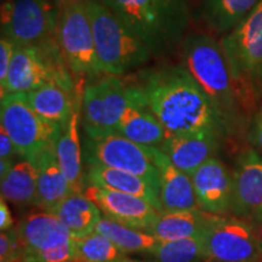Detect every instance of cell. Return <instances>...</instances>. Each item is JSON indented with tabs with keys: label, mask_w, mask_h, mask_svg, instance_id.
<instances>
[{
	"label": "cell",
	"mask_w": 262,
	"mask_h": 262,
	"mask_svg": "<svg viewBox=\"0 0 262 262\" xmlns=\"http://www.w3.org/2000/svg\"><path fill=\"white\" fill-rule=\"evenodd\" d=\"M145 147L159 171V198L163 211L199 209L191 175L179 169L158 147Z\"/></svg>",
	"instance_id": "e0dca14e"
},
{
	"label": "cell",
	"mask_w": 262,
	"mask_h": 262,
	"mask_svg": "<svg viewBox=\"0 0 262 262\" xmlns=\"http://www.w3.org/2000/svg\"><path fill=\"white\" fill-rule=\"evenodd\" d=\"M75 262H114L125 256L106 235L93 232L75 238Z\"/></svg>",
	"instance_id": "f546056e"
},
{
	"label": "cell",
	"mask_w": 262,
	"mask_h": 262,
	"mask_svg": "<svg viewBox=\"0 0 262 262\" xmlns=\"http://www.w3.org/2000/svg\"><path fill=\"white\" fill-rule=\"evenodd\" d=\"M84 193L100 208L103 216L140 231H148L160 214L143 198L124 192L88 185Z\"/></svg>",
	"instance_id": "5bb4252c"
},
{
	"label": "cell",
	"mask_w": 262,
	"mask_h": 262,
	"mask_svg": "<svg viewBox=\"0 0 262 262\" xmlns=\"http://www.w3.org/2000/svg\"><path fill=\"white\" fill-rule=\"evenodd\" d=\"M260 0H203L202 14L211 31L219 34L235 27Z\"/></svg>",
	"instance_id": "4316f807"
},
{
	"label": "cell",
	"mask_w": 262,
	"mask_h": 262,
	"mask_svg": "<svg viewBox=\"0 0 262 262\" xmlns=\"http://www.w3.org/2000/svg\"><path fill=\"white\" fill-rule=\"evenodd\" d=\"M81 100V125L89 139H96L117 131L130 103L129 86L117 75L104 74L85 86Z\"/></svg>",
	"instance_id": "30bf717a"
},
{
	"label": "cell",
	"mask_w": 262,
	"mask_h": 262,
	"mask_svg": "<svg viewBox=\"0 0 262 262\" xmlns=\"http://www.w3.org/2000/svg\"><path fill=\"white\" fill-rule=\"evenodd\" d=\"M25 248L17 227L0 233V262H21Z\"/></svg>",
	"instance_id": "4dcf8cb0"
},
{
	"label": "cell",
	"mask_w": 262,
	"mask_h": 262,
	"mask_svg": "<svg viewBox=\"0 0 262 262\" xmlns=\"http://www.w3.org/2000/svg\"><path fill=\"white\" fill-rule=\"evenodd\" d=\"M89 164L134 173L152 183L159 191V171L145 146L134 142L118 131L86 140Z\"/></svg>",
	"instance_id": "4fadbf2b"
},
{
	"label": "cell",
	"mask_w": 262,
	"mask_h": 262,
	"mask_svg": "<svg viewBox=\"0 0 262 262\" xmlns=\"http://www.w3.org/2000/svg\"><path fill=\"white\" fill-rule=\"evenodd\" d=\"M214 216L202 209L163 211L147 233L155 235L159 242L199 237L204 233Z\"/></svg>",
	"instance_id": "7402d4cb"
},
{
	"label": "cell",
	"mask_w": 262,
	"mask_h": 262,
	"mask_svg": "<svg viewBox=\"0 0 262 262\" xmlns=\"http://www.w3.org/2000/svg\"><path fill=\"white\" fill-rule=\"evenodd\" d=\"M18 155L14 141L9 136L4 127L0 126V158L3 159H14V157Z\"/></svg>",
	"instance_id": "d6a6232c"
},
{
	"label": "cell",
	"mask_w": 262,
	"mask_h": 262,
	"mask_svg": "<svg viewBox=\"0 0 262 262\" xmlns=\"http://www.w3.org/2000/svg\"><path fill=\"white\" fill-rule=\"evenodd\" d=\"M0 126L14 141L19 157L35 159L44 149L56 145L62 127L33 110L26 93H10L0 101Z\"/></svg>",
	"instance_id": "9c48e42d"
},
{
	"label": "cell",
	"mask_w": 262,
	"mask_h": 262,
	"mask_svg": "<svg viewBox=\"0 0 262 262\" xmlns=\"http://www.w3.org/2000/svg\"><path fill=\"white\" fill-rule=\"evenodd\" d=\"M250 224L253 225L255 232H256L257 234L258 241H260V243L262 245V214L260 216H257V217L255 219L254 221H251Z\"/></svg>",
	"instance_id": "d590c367"
},
{
	"label": "cell",
	"mask_w": 262,
	"mask_h": 262,
	"mask_svg": "<svg viewBox=\"0 0 262 262\" xmlns=\"http://www.w3.org/2000/svg\"><path fill=\"white\" fill-rule=\"evenodd\" d=\"M85 2L104 74L120 77L150 60L149 48L113 11L98 0Z\"/></svg>",
	"instance_id": "5b68a950"
},
{
	"label": "cell",
	"mask_w": 262,
	"mask_h": 262,
	"mask_svg": "<svg viewBox=\"0 0 262 262\" xmlns=\"http://www.w3.org/2000/svg\"><path fill=\"white\" fill-rule=\"evenodd\" d=\"M196 203L203 211L231 215L233 173L217 158H210L191 175Z\"/></svg>",
	"instance_id": "9a60e30c"
},
{
	"label": "cell",
	"mask_w": 262,
	"mask_h": 262,
	"mask_svg": "<svg viewBox=\"0 0 262 262\" xmlns=\"http://www.w3.org/2000/svg\"><path fill=\"white\" fill-rule=\"evenodd\" d=\"M51 0H6L2 5V37L16 45H40L56 35L58 10Z\"/></svg>",
	"instance_id": "8fae6325"
},
{
	"label": "cell",
	"mask_w": 262,
	"mask_h": 262,
	"mask_svg": "<svg viewBox=\"0 0 262 262\" xmlns=\"http://www.w3.org/2000/svg\"><path fill=\"white\" fill-rule=\"evenodd\" d=\"M219 139L220 134L215 131L169 134L159 149L179 169L192 175L206 160L214 158L219 149Z\"/></svg>",
	"instance_id": "ac0fdd59"
},
{
	"label": "cell",
	"mask_w": 262,
	"mask_h": 262,
	"mask_svg": "<svg viewBox=\"0 0 262 262\" xmlns=\"http://www.w3.org/2000/svg\"><path fill=\"white\" fill-rule=\"evenodd\" d=\"M38 166V208L52 210L70 194V183L58 163L55 146L44 149L35 157Z\"/></svg>",
	"instance_id": "603a6c76"
},
{
	"label": "cell",
	"mask_w": 262,
	"mask_h": 262,
	"mask_svg": "<svg viewBox=\"0 0 262 262\" xmlns=\"http://www.w3.org/2000/svg\"><path fill=\"white\" fill-rule=\"evenodd\" d=\"M182 64L214 104L225 130L233 125L242 110L221 42L202 33L187 34L181 44Z\"/></svg>",
	"instance_id": "3957f363"
},
{
	"label": "cell",
	"mask_w": 262,
	"mask_h": 262,
	"mask_svg": "<svg viewBox=\"0 0 262 262\" xmlns=\"http://www.w3.org/2000/svg\"><path fill=\"white\" fill-rule=\"evenodd\" d=\"M57 39L40 45H16L2 97L10 93H29L48 83L73 90Z\"/></svg>",
	"instance_id": "8992f818"
},
{
	"label": "cell",
	"mask_w": 262,
	"mask_h": 262,
	"mask_svg": "<svg viewBox=\"0 0 262 262\" xmlns=\"http://www.w3.org/2000/svg\"><path fill=\"white\" fill-rule=\"evenodd\" d=\"M33 110L41 118L63 127L73 113L75 101L72 90L57 83H48L38 89L26 93Z\"/></svg>",
	"instance_id": "484cf974"
},
{
	"label": "cell",
	"mask_w": 262,
	"mask_h": 262,
	"mask_svg": "<svg viewBox=\"0 0 262 262\" xmlns=\"http://www.w3.org/2000/svg\"><path fill=\"white\" fill-rule=\"evenodd\" d=\"M114 262H148V261H141V260H134V258H129V257H126V256H123V257L118 258V260H117V261H114Z\"/></svg>",
	"instance_id": "f35d334b"
},
{
	"label": "cell",
	"mask_w": 262,
	"mask_h": 262,
	"mask_svg": "<svg viewBox=\"0 0 262 262\" xmlns=\"http://www.w3.org/2000/svg\"><path fill=\"white\" fill-rule=\"evenodd\" d=\"M149 48L164 56L181 47L187 34L189 10L185 0H98Z\"/></svg>",
	"instance_id": "7a4b0ae2"
},
{
	"label": "cell",
	"mask_w": 262,
	"mask_h": 262,
	"mask_svg": "<svg viewBox=\"0 0 262 262\" xmlns=\"http://www.w3.org/2000/svg\"><path fill=\"white\" fill-rule=\"evenodd\" d=\"M251 141L255 147L262 153V110L255 120L253 131H251Z\"/></svg>",
	"instance_id": "e575fe53"
},
{
	"label": "cell",
	"mask_w": 262,
	"mask_h": 262,
	"mask_svg": "<svg viewBox=\"0 0 262 262\" xmlns=\"http://www.w3.org/2000/svg\"><path fill=\"white\" fill-rule=\"evenodd\" d=\"M262 214V158L254 150L239 157L233 171L231 215L251 222Z\"/></svg>",
	"instance_id": "2e32d148"
},
{
	"label": "cell",
	"mask_w": 262,
	"mask_h": 262,
	"mask_svg": "<svg viewBox=\"0 0 262 262\" xmlns=\"http://www.w3.org/2000/svg\"><path fill=\"white\" fill-rule=\"evenodd\" d=\"M86 180L89 185H95L98 187L114 189L133 194L150 203L157 210L163 212L162 203L159 198V191L152 183L146 181L145 179L134 173L123 171L107 166L90 164L88 169Z\"/></svg>",
	"instance_id": "44dd1931"
},
{
	"label": "cell",
	"mask_w": 262,
	"mask_h": 262,
	"mask_svg": "<svg viewBox=\"0 0 262 262\" xmlns=\"http://www.w3.org/2000/svg\"><path fill=\"white\" fill-rule=\"evenodd\" d=\"M16 227L25 248L21 262H75V238L54 212L34 206Z\"/></svg>",
	"instance_id": "ba28073f"
},
{
	"label": "cell",
	"mask_w": 262,
	"mask_h": 262,
	"mask_svg": "<svg viewBox=\"0 0 262 262\" xmlns=\"http://www.w3.org/2000/svg\"><path fill=\"white\" fill-rule=\"evenodd\" d=\"M210 262H262V245L250 222L215 215L202 234Z\"/></svg>",
	"instance_id": "7c38bea8"
},
{
	"label": "cell",
	"mask_w": 262,
	"mask_h": 262,
	"mask_svg": "<svg viewBox=\"0 0 262 262\" xmlns=\"http://www.w3.org/2000/svg\"><path fill=\"white\" fill-rule=\"evenodd\" d=\"M16 44L10 39L2 37L0 40V89L5 86L10 66L15 54Z\"/></svg>",
	"instance_id": "1f68e13d"
},
{
	"label": "cell",
	"mask_w": 262,
	"mask_h": 262,
	"mask_svg": "<svg viewBox=\"0 0 262 262\" xmlns=\"http://www.w3.org/2000/svg\"><path fill=\"white\" fill-rule=\"evenodd\" d=\"M54 2L56 3V6L60 9V8H62V6L71 4V3H74V2H79V0H54Z\"/></svg>",
	"instance_id": "74e56055"
},
{
	"label": "cell",
	"mask_w": 262,
	"mask_h": 262,
	"mask_svg": "<svg viewBox=\"0 0 262 262\" xmlns=\"http://www.w3.org/2000/svg\"><path fill=\"white\" fill-rule=\"evenodd\" d=\"M22 158V157H21ZM2 196L16 205H37L38 166L34 159L22 158L0 178Z\"/></svg>",
	"instance_id": "d4e9b609"
},
{
	"label": "cell",
	"mask_w": 262,
	"mask_h": 262,
	"mask_svg": "<svg viewBox=\"0 0 262 262\" xmlns=\"http://www.w3.org/2000/svg\"><path fill=\"white\" fill-rule=\"evenodd\" d=\"M129 86L130 103L117 126V131L123 136L141 146L159 147L166 140L169 133L155 114L140 101L135 89Z\"/></svg>",
	"instance_id": "d6986e66"
},
{
	"label": "cell",
	"mask_w": 262,
	"mask_h": 262,
	"mask_svg": "<svg viewBox=\"0 0 262 262\" xmlns=\"http://www.w3.org/2000/svg\"><path fill=\"white\" fill-rule=\"evenodd\" d=\"M50 211L60 219L74 238L93 233L103 216L100 208L84 192L70 193Z\"/></svg>",
	"instance_id": "cb8c5ba5"
},
{
	"label": "cell",
	"mask_w": 262,
	"mask_h": 262,
	"mask_svg": "<svg viewBox=\"0 0 262 262\" xmlns=\"http://www.w3.org/2000/svg\"><path fill=\"white\" fill-rule=\"evenodd\" d=\"M14 162H15L14 159H3V158L0 159V178L4 176L5 173L9 171Z\"/></svg>",
	"instance_id": "8d00e7d4"
},
{
	"label": "cell",
	"mask_w": 262,
	"mask_h": 262,
	"mask_svg": "<svg viewBox=\"0 0 262 262\" xmlns=\"http://www.w3.org/2000/svg\"><path fill=\"white\" fill-rule=\"evenodd\" d=\"M58 10L56 39L68 70L77 77H102L86 2L79 0Z\"/></svg>",
	"instance_id": "52a82bcc"
},
{
	"label": "cell",
	"mask_w": 262,
	"mask_h": 262,
	"mask_svg": "<svg viewBox=\"0 0 262 262\" xmlns=\"http://www.w3.org/2000/svg\"><path fill=\"white\" fill-rule=\"evenodd\" d=\"M131 86L169 134L225 130L211 100L183 64L141 71Z\"/></svg>",
	"instance_id": "6da1fadb"
},
{
	"label": "cell",
	"mask_w": 262,
	"mask_h": 262,
	"mask_svg": "<svg viewBox=\"0 0 262 262\" xmlns=\"http://www.w3.org/2000/svg\"><path fill=\"white\" fill-rule=\"evenodd\" d=\"M220 42L242 110L250 112L262 85V0Z\"/></svg>",
	"instance_id": "277c9868"
},
{
	"label": "cell",
	"mask_w": 262,
	"mask_h": 262,
	"mask_svg": "<svg viewBox=\"0 0 262 262\" xmlns=\"http://www.w3.org/2000/svg\"><path fill=\"white\" fill-rule=\"evenodd\" d=\"M81 104L75 101L73 113L67 124L62 127L55 150L62 171L70 183L71 192H84L83 163H81V141H80V112Z\"/></svg>",
	"instance_id": "ffe728a7"
},
{
	"label": "cell",
	"mask_w": 262,
	"mask_h": 262,
	"mask_svg": "<svg viewBox=\"0 0 262 262\" xmlns=\"http://www.w3.org/2000/svg\"><path fill=\"white\" fill-rule=\"evenodd\" d=\"M95 232L106 235L123 254H149L159 242L155 235L150 233L122 225L112 220V219L107 217V216H102V219L98 221Z\"/></svg>",
	"instance_id": "83f0119b"
},
{
	"label": "cell",
	"mask_w": 262,
	"mask_h": 262,
	"mask_svg": "<svg viewBox=\"0 0 262 262\" xmlns=\"http://www.w3.org/2000/svg\"><path fill=\"white\" fill-rule=\"evenodd\" d=\"M149 254L157 262H210L202 235L158 242Z\"/></svg>",
	"instance_id": "f1b7e54d"
},
{
	"label": "cell",
	"mask_w": 262,
	"mask_h": 262,
	"mask_svg": "<svg viewBox=\"0 0 262 262\" xmlns=\"http://www.w3.org/2000/svg\"><path fill=\"white\" fill-rule=\"evenodd\" d=\"M16 227L15 220L5 198H0V231H9Z\"/></svg>",
	"instance_id": "836d02e7"
}]
</instances>
